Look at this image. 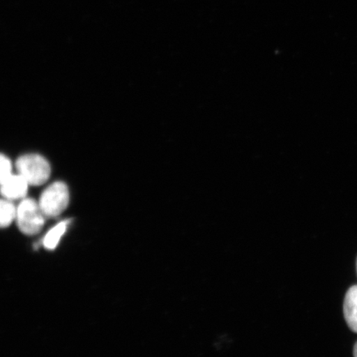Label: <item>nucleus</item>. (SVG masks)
Wrapping results in <instances>:
<instances>
[{"mask_svg": "<svg viewBox=\"0 0 357 357\" xmlns=\"http://www.w3.org/2000/svg\"><path fill=\"white\" fill-rule=\"evenodd\" d=\"M12 176V165L7 156L2 155L0 159V181L3 183Z\"/></svg>", "mask_w": 357, "mask_h": 357, "instance_id": "obj_8", "label": "nucleus"}, {"mask_svg": "<svg viewBox=\"0 0 357 357\" xmlns=\"http://www.w3.org/2000/svg\"><path fill=\"white\" fill-rule=\"evenodd\" d=\"M354 357H357V342L354 347Z\"/></svg>", "mask_w": 357, "mask_h": 357, "instance_id": "obj_9", "label": "nucleus"}, {"mask_svg": "<svg viewBox=\"0 0 357 357\" xmlns=\"http://www.w3.org/2000/svg\"><path fill=\"white\" fill-rule=\"evenodd\" d=\"M45 217L39 204L32 199L22 200L17 208V226L26 235L38 234L44 226Z\"/></svg>", "mask_w": 357, "mask_h": 357, "instance_id": "obj_3", "label": "nucleus"}, {"mask_svg": "<svg viewBox=\"0 0 357 357\" xmlns=\"http://www.w3.org/2000/svg\"><path fill=\"white\" fill-rule=\"evenodd\" d=\"M343 311L346 322L352 331L357 333V285L348 289L346 294Z\"/></svg>", "mask_w": 357, "mask_h": 357, "instance_id": "obj_5", "label": "nucleus"}, {"mask_svg": "<svg viewBox=\"0 0 357 357\" xmlns=\"http://www.w3.org/2000/svg\"><path fill=\"white\" fill-rule=\"evenodd\" d=\"M29 182L21 175H12L1 184V192L4 199L15 200L24 198L29 189Z\"/></svg>", "mask_w": 357, "mask_h": 357, "instance_id": "obj_4", "label": "nucleus"}, {"mask_svg": "<svg viewBox=\"0 0 357 357\" xmlns=\"http://www.w3.org/2000/svg\"><path fill=\"white\" fill-rule=\"evenodd\" d=\"M68 226V221H63L58 223L56 226L48 231L43 238V245L48 250H54L59 243L62 236H63Z\"/></svg>", "mask_w": 357, "mask_h": 357, "instance_id": "obj_6", "label": "nucleus"}, {"mask_svg": "<svg viewBox=\"0 0 357 357\" xmlns=\"http://www.w3.org/2000/svg\"><path fill=\"white\" fill-rule=\"evenodd\" d=\"M69 199V190L66 185L58 181L43 191L39 205L45 216L55 218L64 212L68 206Z\"/></svg>", "mask_w": 357, "mask_h": 357, "instance_id": "obj_2", "label": "nucleus"}, {"mask_svg": "<svg viewBox=\"0 0 357 357\" xmlns=\"http://www.w3.org/2000/svg\"><path fill=\"white\" fill-rule=\"evenodd\" d=\"M12 200L3 199L0 204V223L2 227L10 226L13 220L17 218V208L11 202Z\"/></svg>", "mask_w": 357, "mask_h": 357, "instance_id": "obj_7", "label": "nucleus"}, {"mask_svg": "<svg viewBox=\"0 0 357 357\" xmlns=\"http://www.w3.org/2000/svg\"><path fill=\"white\" fill-rule=\"evenodd\" d=\"M16 167L20 175L32 185H43L51 175L50 165L46 159L38 154L21 156L17 160Z\"/></svg>", "mask_w": 357, "mask_h": 357, "instance_id": "obj_1", "label": "nucleus"}]
</instances>
